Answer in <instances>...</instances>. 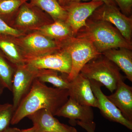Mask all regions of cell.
<instances>
[{
    "mask_svg": "<svg viewBox=\"0 0 132 132\" xmlns=\"http://www.w3.org/2000/svg\"><path fill=\"white\" fill-rule=\"evenodd\" d=\"M69 98L67 89L49 87L36 78L14 111L11 124L16 125L24 118L42 109L48 110L55 116Z\"/></svg>",
    "mask_w": 132,
    "mask_h": 132,
    "instance_id": "cell-1",
    "label": "cell"
},
{
    "mask_svg": "<svg viewBox=\"0 0 132 132\" xmlns=\"http://www.w3.org/2000/svg\"><path fill=\"white\" fill-rule=\"evenodd\" d=\"M75 36L90 41L100 54L112 48L132 50V43L127 40L114 26L107 22L88 18L86 25Z\"/></svg>",
    "mask_w": 132,
    "mask_h": 132,
    "instance_id": "cell-2",
    "label": "cell"
},
{
    "mask_svg": "<svg viewBox=\"0 0 132 132\" xmlns=\"http://www.w3.org/2000/svg\"><path fill=\"white\" fill-rule=\"evenodd\" d=\"M80 73L89 79L100 82L111 93L116 89L119 81L124 80L119 68L102 54L88 62Z\"/></svg>",
    "mask_w": 132,
    "mask_h": 132,
    "instance_id": "cell-3",
    "label": "cell"
},
{
    "mask_svg": "<svg viewBox=\"0 0 132 132\" xmlns=\"http://www.w3.org/2000/svg\"><path fill=\"white\" fill-rule=\"evenodd\" d=\"M59 42L61 48L68 52L71 57V71L67 76L69 82L80 73L87 63L101 54L97 51L91 42L85 38L73 36Z\"/></svg>",
    "mask_w": 132,
    "mask_h": 132,
    "instance_id": "cell-4",
    "label": "cell"
},
{
    "mask_svg": "<svg viewBox=\"0 0 132 132\" xmlns=\"http://www.w3.org/2000/svg\"><path fill=\"white\" fill-rule=\"evenodd\" d=\"M53 22L47 14L27 2L22 5L9 26L27 34L37 31L42 27Z\"/></svg>",
    "mask_w": 132,
    "mask_h": 132,
    "instance_id": "cell-5",
    "label": "cell"
},
{
    "mask_svg": "<svg viewBox=\"0 0 132 132\" xmlns=\"http://www.w3.org/2000/svg\"><path fill=\"white\" fill-rule=\"evenodd\" d=\"M13 38L26 59L49 54L61 49L59 42L37 31Z\"/></svg>",
    "mask_w": 132,
    "mask_h": 132,
    "instance_id": "cell-6",
    "label": "cell"
},
{
    "mask_svg": "<svg viewBox=\"0 0 132 132\" xmlns=\"http://www.w3.org/2000/svg\"><path fill=\"white\" fill-rule=\"evenodd\" d=\"M89 19L111 23L128 42H132V17L123 14L117 6L104 3L95 10Z\"/></svg>",
    "mask_w": 132,
    "mask_h": 132,
    "instance_id": "cell-7",
    "label": "cell"
},
{
    "mask_svg": "<svg viewBox=\"0 0 132 132\" xmlns=\"http://www.w3.org/2000/svg\"><path fill=\"white\" fill-rule=\"evenodd\" d=\"M38 71V69L26 63L15 66L12 90V105L14 111L31 89L34 80L36 78Z\"/></svg>",
    "mask_w": 132,
    "mask_h": 132,
    "instance_id": "cell-8",
    "label": "cell"
},
{
    "mask_svg": "<svg viewBox=\"0 0 132 132\" xmlns=\"http://www.w3.org/2000/svg\"><path fill=\"white\" fill-rule=\"evenodd\" d=\"M25 63L38 69L54 70L67 76L71 72L72 67L70 55L62 48L49 54L27 58Z\"/></svg>",
    "mask_w": 132,
    "mask_h": 132,
    "instance_id": "cell-9",
    "label": "cell"
},
{
    "mask_svg": "<svg viewBox=\"0 0 132 132\" xmlns=\"http://www.w3.org/2000/svg\"><path fill=\"white\" fill-rule=\"evenodd\" d=\"M100 1H91L89 2H70L63 7L67 13L66 22L75 36L78 31L86 25L88 19L95 10L104 4Z\"/></svg>",
    "mask_w": 132,
    "mask_h": 132,
    "instance_id": "cell-10",
    "label": "cell"
},
{
    "mask_svg": "<svg viewBox=\"0 0 132 132\" xmlns=\"http://www.w3.org/2000/svg\"><path fill=\"white\" fill-rule=\"evenodd\" d=\"M89 80L92 90L97 100L98 108L102 114L109 120L120 123L132 130V122L126 119L120 110L104 94L101 89L102 85L101 83L94 80Z\"/></svg>",
    "mask_w": 132,
    "mask_h": 132,
    "instance_id": "cell-11",
    "label": "cell"
},
{
    "mask_svg": "<svg viewBox=\"0 0 132 132\" xmlns=\"http://www.w3.org/2000/svg\"><path fill=\"white\" fill-rule=\"evenodd\" d=\"M68 90L69 98L77 103L98 108V102L92 90L90 80L80 73L70 81Z\"/></svg>",
    "mask_w": 132,
    "mask_h": 132,
    "instance_id": "cell-12",
    "label": "cell"
},
{
    "mask_svg": "<svg viewBox=\"0 0 132 132\" xmlns=\"http://www.w3.org/2000/svg\"><path fill=\"white\" fill-rule=\"evenodd\" d=\"M35 132H78L75 128L60 122L48 110L42 109L28 116Z\"/></svg>",
    "mask_w": 132,
    "mask_h": 132,
    "instance_id": "cell-13",
    "label": "cell"
},
{
    "mask_svg": "<svg viewBox=\"0 0 132 132\" xmlns=\"http://www.w3.org/2000/svg\"><path fill=\"white\" fill-rule=\"evenodd\" d=\"M115 92L107 96L109 100L120 111L122 115L132 122V88L121 80Z\"/></svg>",
    "mask_w": 132,
    "mask_h": 132,
    "instance_id": "cell-14",
    "label": "cell"
},
{
    "mask_svg": "<svg viewBox=\"0 0 132 132\" xmlns=\"http://www.w3.org/2000/svg\"><path fill=\"white\" fill-rule=\"evenodd\" d=\"M55 116L78 120L85 123H94V114L92 107L82 105L70 98L59 109Z\"/></svg>",
    "mask_w": 132,
    "mask_h": 132,
    "instance_id": "cell-15",
    "label": "cell"
},
{
    "mask_svg": "<svg viewBox=\"0 0 132 132\" xmlns=\"http://www.w3.org/2000/svg\"><path fill=\"white\" fill-rule=\"evenodd\" d=\"M123 71L126 78L132 82V52L126 48H112L101 54Z\"/></svg>",
    "mask_w": 132,
    "mask_h": 132,
    "instance_id": "cell-16",
    "label": "cell"
},
{
    "mask_svg": "<svg viewBox=\"0 0 132 132\" xmlns=\"http://www.w3.org/2000/svg\"><path fill=\"white\" fill-rule=\"evenodd\" d=\"M0 52L15 66L25 63V56L12 36L0 34Z\"/></svg>",
    "mask_w": 132,
    "mask_h": 132,
    "instance_id": "cell-17",
    "label": "cell"
},
{
    "mask_svg": "<svg viewBox=\"0 0 132 132\" xmlns=\"http://www.w3.org/2000/svg\"><path fill=\"white\" fill-rule=\"evenodd\" d=\"M37 31L58 42L74 36L72 29L66 21H54L42 27Z\"/></svg>",
    "mask_w": 132,
    "mask_h": 132,
    "instance_id": "cell-18",
    "label": "cell"
},
{
    "mask_svg": "<svg viewBox=\"0 0 132 132\" xmlns=\"http://www.w3.org/2000/svg\"><path fill=\"white\" fill-rule=\"evenodd\" d=\"M30 3L47 14L54 21H65L67 13L58 0H30Z\"/></svg>",
    "mask_w": 132,
    "mask_h": 132,
    "instance_id": "cell-19",
    "label": "cell"
},
{
    "mask_svg": "<svg viewBox=\"0 0 132 132\" xmlns=\"http://www.w3.org/2000/svg\"><path fill=\"white\" fill-rule=\"evenodd\" d=\"M59 72L50 69H38L36 79L40 82L51 83L57 88L68 90L70 82L67 76L59 75Z\"/></svg>",
    "mask_w": 132,
    "mask_h": 132,
    "instance_id": "cell-20",
    "label": "cell"
},
{
    "mask_svg": "<svg viewBox=\"0 0 132 132\" xmlns=\"http://www.w3.org/2000/svg\"><path fill=\"white\" fill-rule=\"evenodd\" d=\"M30 0H0V18L9 24L22 5Z\"/></svg>",
    "mask_w": 132,
    "mask_h": 132,
    "instance_id": "cell-21",
    "label": "cell"
},
{
    "mask_svg": "<svg viewBox=\"0 0 132 132\" xmlns=\"http://www.w3.org/2000/svg\"><path fill=\"white\" fill-rule=\"evenodd\" d=\"M15 66L0 52V82L5 88L12 92V80Z\"/></svg>",
    "mask_w": 132,
    "mask_h": 132,
    "instance_id": "cell-22",
    "label": "cell"
},
{
    "mask_svg": "<svg viewBox=\"0 0 132 132\" xmlns=\"http://www.w3.org/2000/svg\"><path fill=\"white\" fill-rule=\"evenodd\" d=\"M14 112L12 104H0V132H3L9 127Z\"/></svg>",
    "mask_w": 132,
    "mask_h": 132,
    "instance_id": "cell-23",
    "label": "cell"
},
{
    "mask_svg": "<svg viewBox=\"0 0 132 132\" xmlns=\"http://www.w3.org/2000/svg\"><path fill=\"white\" fill-rule=\"evenodd\" d=\"M26 34L13 28L0 18V34L18 37Z\"/></svg>",
    "mask_w": 132,
    "mask_h": 132,
    "instance_id": "cell-24",
    "label": "cell"
},
{
    "mask_svg": "<svg viewBox=\"0 0 132 132\" xmlns=\"http://www.w3.org/2000/svg\"><path fill=\"white\" fill-rule=\"evenodd\" d=\"M121 13L128 16H132V0H113Z\"/></svg>",
    "mask_w": 132,
    "mask_h": 132,
    "instance_id": "cell-25",
    "label": "cell"
},
{
    "mask_svg": "<svg viewBox=\"0 0 132 132\" xmlns=\"http://www.w3.org/2000/svg\"><path fill=\"white\" fill-rule=\"evenodd\" d=\"M77 125L85 129L87 132H95V124L94 123L90 124L85 123L79 120L76 121Z\"/></svg>",
    "mask_w": 132,
    "mask_h": 132,
    "instance_id": "cell-26",
    "label": "cell"
},
{
    "mask_svg": "<svg viewBox=\"0 0 132 132\" xmlns=\"http://www.w3.org/2000/svg\"><path fill=\"white\" fill-rule=\"evenodd\" d=\"M70 2H81V1H100L103 2L105 4L107 5H115L117 6L116 3L113 0H69Z\"/></svg>",
    "mask_w": 132,
    "mask_h": 132,
    "instance_id": "cell-27",
    "label": "cell"
},
{
    "mask_svg": "<svg viewBox=\"0 0 132 132\" xmlns=\"http://www.w3.org/2000/svg\"><path fill=\"white\" fill-rule=\"evenodd\" d=\"M20 130L17 128L9 127L2 132H19Z\"/></svg>",
    "mask_w": 132,
    "mask_h": 132,
    "instance_id": "cell-28",
    "label": "cell"
},
{
    "mask_svg": "<svg viewBox=\"0 0 132 132\" xmlns=\"http://www.w3.org/2000/svg\"><path fill=\"white\" fill-rule=\"evenodd\" d=\"M58 1L60 4L63 7L65 6L70 2L69 0H58Z\"/></svg>",
    "mask_w": 132,
    "mask_h": 132,
    "instance_id": "cell-29",
    "label": "cell"
},
{
    "mask_svg": "<svg viewBox=\"0 0 132 132\" xmlns=\"http://www.w3.org/2000/svg\"><path fill=\"white\" fill-rule=\"evenodd\" d=\"M19 132H35L34 128L32 127L28 128V129H24V130H21Z\"/></svg>",
    "mask_w": 132,
    "mask_h": 132,
    "instance_id": "cell-30",
    "label": "cell"
},
{
    "mask_svg": "<svg viewBox=\"0 0 132 132\" xmlns=\"http://www.w3.org/2000/svg\"><path fill=\"white\" fill-rule=\"evenodd\" d=\"M4 88H4V87L2 85L1 83L0 82V95L2 94Z\"/></svg>",
    "mask_w": 132,
    "mask_h": 132,
    "instance_id": "cell-31",
    "label": "cell"
}]
</instances>
